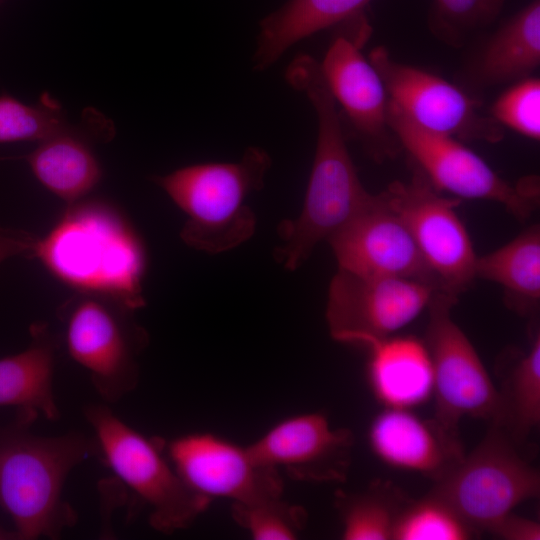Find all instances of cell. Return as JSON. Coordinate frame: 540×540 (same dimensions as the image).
<instances>
[{
    "mask_svg": "<svg viewBox=\"0 0 540 540\" xmlns=\"http://www.w3.org/2000/svg\"><path fill=\"white\" fill-rule=\"evenodd\" d=\"M288 84L303 93L317 119L315 154L301 212L278 226V263L297 270L316 245L328 241L372 200L363 186L347 148L338 107L323 78L320 63L301 54L288 65Z\"/></svg>",
    "mask_w": 540,
    "mask_h": 540,
    "instance_id": "cell-1",
    "label": "cell"
},
{
    "mask_svg": "<svg viewBox=\"0 0 540 540\" xmlns=\"http://www.w3.org/2000/svg\"><path fill=\"white\" fill-rule=\"evenodd\" d=\"M38 413L20 409L16 421L0 431V505L12 519L19 539L58 538L73 527L77 513L63 498L74 467L98 455L94 437L69 432L34 435Z\"/></svg>",
    "mask_w": 540,
    "mask_h": 540,
    "instance_id": "cell-2",
    "label": "cell"
},
{
    "mask_svg": "<svg viewBox=\"0 0 540 540\" xmlns=\"http://www.w3.org/2000/svg\"><path fill=\"white\" fill-rule=\"evenodd\" d=\"M33 251L59 280L130 309L143 305L146 254L118 211L103 202L72 203Z\"/></svg>",
    "mask_w": 540,
    "mask_h": 540,
    "instance_id": "cell-3",
    "label": "cell"
},
{
    "mask_svg": "<svg viewBox=\"0 0 540 540\" xmlns=\"http://www.w3.org/2000/svg\"><path fill=\"white\" fill-rule=\"evenodd\" d=\"M271 164L266 150L250 146L239 161L188 165L154 181L187 216L181 239L196 250L220 254L254 235L257 219L247 199L263 188Z\"/></svg>",
    "mask_w": 540,
    "mask_h": 540,
    "instance_id": "cell-4",
    "label": "cell"
},
{
    "mask_svg": "<svg viewBox=\"0 0 540 540\" xmlns=\"http://www.w3.org/2000/svg\"><path fill=\"white\" fill-rule=\"evenodd\" d=\"M85 417L94 430L98 455L118 480L150 510V525L173 533L188 528L212 502L192 490L165 454V441L139 433L104 405Z\"/></svg>",
    "mask_w": 540,
    "mask_h": 540,
    "instance_id": "cell-5",
    "label": "cell"
},
{
    "mask_svg": "<svg viewBox=\"0 0 540 540\" xmlns=\"http://www.w3.org/2000/svg\"><path fill=\"white\" fill-rule=\"evenodd\" d=\"M540 473L492 424L481 442L430 490L478 534L526 500L539 496Z\"/></svg>",
    "mask_w": 540,
    "mask_h": 540,
    "instance_id": "cell-6",
    "label": "cell"
},
{
    "mask_svg": "<svg viewBox=\"0 0 540 540\" xmlns=\"http://www.w3.org/2000/svg\"><path fill=\"white\" fill-rule=\"evenodd\" d=\"M388 121L399 145L438 191L460 200L496 202L519 220L527 219L538 206L540 191L536 176L515 183L503 179L462 141L417 126L390 101Z\"/></svg>",
    "mask_w": 540,
    "mask_h": 540,
    "instance_id": "cell-7",
    "label": "cell"
},
{
    "mask_svg": "<svg viewBox=\"0 0 540 540\" xmlns=\"http://www.w3.org/2000/svg\"><path fill=\"white\" fill-rule=\"evenodd\" d=\"M131 310L111 298L88 294L63 314L68 353L107 402L120 400L138 385L137 357L148 338Z\"/></svg>",
    "mask_w": 540,
    "mask_h": 540,
    "instance_id": "cell-8",
    "label": "cell"
},
{
    "mask_svg": "<svg viewBox=\"0 0 540 540\" xmlns=\"http://www.w3.org/2000/svg\"><path fill=\"white\" fill-rule=\"evenodd\" d=\"M457 296L437 291L427 309L425 344L434 373V418L459 432L461 418L469 416L500 425V393L474 346L452 318Z\"/></svg>",
    "mask_w": 540,
    "mask_h": 540,
    "instance_id": "cell-9",
    "label": "cell"
},
{
    "mask_svg": "<svg viewBox=\"0 0 540 540\" xmlns=\"http://www.w3.org/2000/svg\"><path fill=\"white\" fill-rule=\"evenodd\" d=\"M368 59L380 75L389 101L417 126L460 141L502 140L503 127L460 87L397 61L384 46L373 48Z\"/></svg>",
    "mask_w": 540,
    "mask_h": 540,
    "instance_id": "cell-10",
    "label": "cell"
},
{
    "mask_svg": "<svg viewBox=\"0 0 540 540\" xmlns=\"http://www.w3.org/2000/svg\"><path fill=\"white\" fill-rule=\"evenodd\" d=\"M381 194L410 231L441 291L457 296L469 287L477 256L456 212L461 200L440 194L424 175L393 182Z\"/></svg>",
    "mask_w": 540,
    "mask_h": 540,
    "instance_id": "cell-11",
    "label": "cell"
},
{
    "mask_svg": "<svg viewBox=\"0 0 540 540\" xmlns=\"http://www.w3.org/2000/svg\"><path fill=\"white\" fill-rule=\"evenodd\" d=\"M437 291L418 281L338 269L326 303L330 334L337 341L363 345L389 337L416 319Z\"/></svg>",
    "mask_w": 540,
    "mask_h": 540,
    "instance_id": "cell-12",
    "label": "cell"
},
{
    "mask_svg": "<svg viewBox=\"0 0 540 540\" xmlns=\"http://www.w3.org/2000/svg\"><path fill=\"white\" fill-rule=\"evenodd\" d=\"M165 450L182 480L211 501L250 503L282 496L278 469L258 461L248 446L211 433H190L165 442Z\"/></svg>",
    "mask_w": 540,
    "mask_h": 540,
    "instance_id": "cell-13",
    "label": "cell"
},
{
    "mask_svg": "<svg viewBox=\"0 0 540 540\" xmlns=\"http://www.w3.org/2000/svg\"><path fill=\"white\" fill-rule=\"evenodd\" d=\"M328 242L338 269L418 281L441 291L410 231L381 193Z\"/></svg>",
    "mask_w": 540,
    "mask_h": 540,
    "instance_id": "cell-14",
    "label": "cell"
},
{
    "mask_svg": "<svg viewBox=\"0 0 540 540\" xmlns=\"http://www.w3.org/2000/svg\"><path fill=\"white\" fill-rule=\"evenodd\" d=\"M366 35H339L320 63L326 85L353 135L375 158L400 146L388 121L389 97L383 81L361 52Z\"/></svg>",
    "mask_w": 540,
    "mask_h": 540,
    "instance_id": "cell-15",
    "label": "cell"
},
{
    "mask_svg": "<svg viewBox=\"0 0 540 540\" xmlns=\"http://www.w3.org/2000/svg\"><path fill=\"white\" fill-rule=\"evenodd\" d=\"M353 446L351 430L334 429L314 412L278 422L248 448L258 461L283 468L293 479L330 483L347 478Z\"/></svg>",
    "mask_w": 540,
    "mask_h": 540,
    "instance_id": "cell-16",
    "label": "cell"
},
{
    "mask_svg": "<svg viewBox=\"0 0 540 540\" xmlns=\"http://www.w3.org/2000/svg\"><path fill=\"white\" fill-rule=\"evenodd\" d=\"M368 443L386 465L440 481L463 459L459 432L410 409L385 408L372 420Z\"/></svg>",
    "mask_w": 540,
    "mask_h": 540,
    "instance_id": "cell-17",
    "label": "cell"
},
{
    "mask_svg": "<svg viewBox=\"0 0 540 540\" xmlns=\"http://www.w3.org/2000/svg\"><path fill=\"white\" fill-rule=\"evenodd\" d=\"M364 345L370 349L368 382L385 408L411 410L433 396V366L424 341L389 336Z\"/></svg>",
    "mask_w": 540,
    "mask_h": 540,
    "instance_id": "cell-18",
    "label": "cell"
},
{
    "mask_svg": "<svg viewBox=\"0 0 540 540\" xmlns=\"http://www.w3.org/2000/svg\"><path fill=\"white\" fill-rule=\"evenodd\" d=\"M540 64V0L503 22L470 61L465 77L477 89L530 77Z\"/></svg>",
    "mask_w": 540,
    "mask_h": 540,
    "instance_id": "cell-19",
    "label": "cell"
},
{
    "mask_svg": "<svg viewBox=\"0 0 540 540\" xmlns=\"http://www.w3.org/2000/svg\"><path fill=\"white\" fill-rule=\"evenodd\" d=\"M371 0H287L259 25L252 57L254 71L263 72L286 51L317 32L363 15Z\"/></svg>",
    "mask_w": 540,
    "mask_h": 540,
    "instance_id": "cell-20",
    "label": "cell"
},
{
    "mask_svg": "<svg viewBox=\"0 0 540 540\" xmlns=\"http://www.w3.org/2000/svg\"><path fill=\"white\" fill-rule=\"evenodd\" d=\"M30 345L0 359V406L42 413L48 420L60 416L53 392L56 341L44 325L31 329Z\"/></svg>",
    "mask_w": 540,
    "mask_h": 540,
    "instance_id": "cell-21",
    "label": "cell"
},
{
    "mask_svg": "<svg viewBox=\"0 0 540 540\" xmlns=\"http://www.w3.org/2000/svg\"><path fill=\"white\" fill-rule=\"evenodd\" d=\"M27 160L38 181L70 204L92 190L101 177L87 139L68 126L40 142Z\"/></svg>",
    "mask_w": 540,
    "mask_h": 540,
    "instance_id": "cell-22",
    "label": "cell"
},
{
    "mask_svg": "<svg viewBox=\"0 0 540 540\" xmlns=\"http://www.w3.org/2000/svg\"><path fill=\"white\" fill-rule=\"evenodd\" d=\"M475 277L500 285L506 299L526 314L540 301V229L533 225L510 242L477 257Z\"/></svg>",
    "mask_w": 540,
    "mask_h": 540,
    "instance_id": "cell-23",
    "label": "cell"
},
{
    "mask_svg": "<svg viewBox=\"0 0 540 540\" xmlns=\"http://www.w3.org/2000/svg\"><path fill=\"white\" fill-rule=\"evenodd\" d=\"M410 500L390 481L376 480L357 492L339 490L334 506L344 540H392L397 519Z\"/></svg>",
    "mask_w": 540,
    "mask_h": 540,
    "instance_id": "cell-24",
    "label": "cell"
},
{
    "mask_svg": "<svg viewBox=\"0 0 540 540\" xmlns=\"http://www.w3.org/2000/svg\"><path fill=\"white\" fill-rule=\"evenodd\" d=\"M500 425L516 440L524 439L540 423V334L533 335L528 352L514 364L499 392Z\"/></svg>",
    "mask_w": 540,
    "mask_h": 540,
    "instance_id": "cell-25",
    "label": "cell"
},
{
    "mask_svg": "<svg viewBox=\"0 0 540 540\" xmlns=\"http://www.w3.org/2000/svg\"><path fill=\"white\" fill-rule=\"evenodd\" d=\"M477 535L446 503L428 493L418 500L410 498L392 540H467Z\"/></svg>",
    "mask_w": 540,
    "mask_h": 540,
    "instance_id": "cell-26",
    "label": "cell"
},
{
    "mask_svg": "<svg viewBox=\"0 0 540 540\" xmlns=\"http://www.w3.org/2000/svg\"><path fill=\"white\" fill-rule=\"evenodd\" d=\"M66 126L62 108L47 94L35 105L0 96V143L42 142Z\"/></svg>",
    "mask_w": 540,
    "mask_h": 540,
    "instance_id": "cell-27",
    "label": "cell"
},
{
    "mask_svg": "<svg viewBox=\"0 0 540 540\" xmlns=\"http://www.w3.org/2000/svg\"><path fill=\"white\" fill-rule=\"evenodd\" d=\"M506 0H432L428 25L433 35L453 47L491 25Z\"/></svg>",
    "mask_w": 540,
    "mask_h": 540,
    "instance_id": "cell-28",
    "label": "cell"
},
{
    "mask_svg": "<svg viewBox=\"0 0 540 540\" xmlns=\"http://www.w3.org/2000/svg\"><path fill=\"white\" fill-rule=\"evenodd\" d=\"M231 516L256 540L296 539L307 522V512L280 497L232 503Z\"/></svg>",
    "mask_w": 540,
    "mask_h": 540,
    "instance_id": "cell-29",
    "label": "cell"
},
{
    "mask_svg": "<svg viewBox=\"0 0 540 540\" xmlns=\"http://www.w3.org/2000/svg\"><path fill=\"white\" fill-rule=\"evenodd\" d=\"M502 127L532 140L540 139V80L527 77L512 83L493 103L490 114Z\"/></svg>",
    "mask_w": 540,
    "mask_h": 540,
    "instance_id": "cell-30",
    "label": "cell"
},
{
    "mask_svg": "<svg viewBox=\"0 0 540 540\" xmlns=\"http://www.w3.org/2000/svg\"><path fill=\"white\" fill-rule=\"evenodd\" d=\"M487 532L504 540H539L540 525L538 522L518 516L513 512L507 514L494 524Z\"/></svg>",
    "mask_w": 540,
    "mask_h": 540,
    "instance_id": "cell-31",
    "label": "cell"
},
{
    "mask_svg": "<svg viewBox=\"0 0 540 540\" xmlns=\"http://www.w3.org/2000/svg\"><path fill=\"white\" fill-rule=\"evenodd\" d=\"M34 244L28 236L0 230V263L10 257L33 251Z\"/></svg>",
    "mask_w": 540,
    "mask_h": 540,
    "instance_id": "cell-32",
    "label": "cell"
}]
</instances>
